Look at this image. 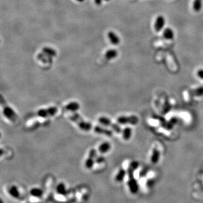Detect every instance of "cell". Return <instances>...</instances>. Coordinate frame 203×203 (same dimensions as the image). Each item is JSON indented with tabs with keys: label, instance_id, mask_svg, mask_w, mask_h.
Wrapping results in <instances>:
<instances>
[{
	"label": "cell",
	"instance_id": "8fae6325",
	"mask_svg": "<svg viewBox=\"0 0 203 203\" xmlns=\"http://www.w3.org/2000/svg\"><path fill=\"white\" fill-rule=\"evenodd\" d=\"M80 108V106L78 102H71L65 106L64 109L70 112H76Z\"/></svg>",
	"mask_w": 203,
	"mask_h": 203
},
{
	"label": "cell",
	"instance_id": "ba28073f",
	"mask_svg": "<svg viewBox=\"0 0 203 203\" xmlns=\"http://www.w3.org/2000/svg\"><path fill=\"white\" fill-rule=\"evenodd\" d=\"M97 155V151L94 149L92 148L90 150L89 153V156L86 160L85 161V167L88 169H90L93 168V166L95 163V158Z\"/></svg>",
	"mask_w": 203,
	"mask_h": 203
},
{
	"label": "cell",
	"instance_id": "cb8c5ba5",
	"mask_svg": "<svg viewBox=\"0 0 203 203\" xmlns=\"http://www.w3.org/2000/svg\"><path fill=\"white\" fill-rule=\"evenodd\" d=\"M196 75L199 78L203 80V69H199L196 72Z\"/></svg>",
	"mask_w": 203,
	"mask_h": 203
},
{
	"label": "cell",
	"instance_id": "e0dca14e",
	"mask_svg": "<svg viewBox=\"0 0 203 203\" xmlns=\"http://www.w3.org/2000/svg\"><path fill=\"white\" fill-rule=\"evenodd\" d=\"M132 135V129L129 127L124 128L123 130V139L125 141H128L130 139Z\"/></svg>",
	"mask_w": 203,
	"mask_h": 203
},
{
	"label": "cell",
	"instance_id": "5b68a950",
	"mask_svg": "<svg viewBox=\"0 0 203 203\" xmlns=\"http://www.w3.org/2000/svg\"><path fill=\"white\" fill-rule=\"evenodd\" d=\"M98 121L100 124L104 125L105 127H110L113 129L114 132L117 133H120L121 132V129L120 127L118 124L112 123L111 120L109 118L104 116H102L98 118Z\"/></svg>",
	"mask_w": 203,
	"mask_h": 203
},
{
	"label": "cell",
	"instance_id": "3957f363",
	"mask_svg": "<svg viewBox=\"0 0 203 203\" xmlns=\"http://www.w3.org/2000/svg\"><path fill=\"white\" fill-rule=\"evenodd\" d=\"M58 112L56 107H50L47 109H40L37 112V115L42 118H47L55 116Z\"/></svg>",
	"mask_w": 203,
	"mask_h": 203
},
{
	"label": "cell",
	"instance_id": "277c9868",
	"mask_svg": "<svg viewBox=\"0 0 203 203\" xmlns=\"http://www.w3.org/2000/svg\"><path fill=\"white\" fill-rule=\"evenodd\" d=\"M117 121L118 124H122V125L130 124L133 125H135L139 123V118L135 115L128 116H121L117 118Z\"/></svg>",
	"mask_w": 203,
	"mask_h": 203
},
{
	"label": "cell",
	"instance_id": "2e32d148",
	"mask_svg": "<svg viewBox=\"0 0 203 203\" xmlns=\"http://www.w3.org/2000/svg\"><path fill=\"white\" fill-rule=\"evenodd\" d=\"M108 37L109 39L113 45H118V43L120 42V38L118 37V36L116 35L115 33L113 32H109L108 33Z\"/></svg>",
	"mask_w": 203,
	"mask_h": 203
},
{
	"label": "cell",
	"instance_id": "8992f818",
	"mask_svg": "<svg viewBox=\"0 0 203 203\" xmlns=\"http://www.w3.org/2000/svg\"><path fill=\"white\" fill-rule=\"evenodd\" d=\"M7 195H9L10 198L14 200L22 199L23 198V194H22L19 188L15 185L10 186L7 190Z\"/></svg>",
	"mask_w": 203,
	"mask_h": 203
},
{
	"label": "cell",
	"instance_id": "44dd1931",
	"mask_svg": "<svg viewBox=\"0 0 203 203\" xmlns=\"http://www.w3.org/2000/svg\"><path fill=\"white\" fill-rule=\"evenodd\" d=\"M43 52L45 54H46L47 55H49V56H51V57H55L56 55V52L52 49L44 48Z\"/></svg>",
	"mask_w": 203,
	"mask_h": 203
},
{
	"label": "cell",
	"instance_id": "5bb4252c",
	"mask_svg": "<svg viewBox=\"0 0 203 203\" xmlns=\"http://www.w3.org/2000/svg\"><path fill=\"white\" fill-rule=\"evenodd\" d=\"M126 175H127V172L124 169L121 168L118 170V172L117 173V174L115 176V180L118 182H121L125 178Z\"/></svg>",
	"mask_w": 203,
	"mask_h": 203
},
{
	"label": "cell",
	"instance_id": "9a60e30c",
	"mask_svg": "<svg viewBox=\"0 0 203 203\" xmlns=\"http://www.w3.org/2000/svg\"><path fill=\"white\" fill-rule=\"evenodd\" d=\"M163 36L166 40H173L175 37V33L172 29L166 28L164 30Z\"/></svg>",
	"mask_w": 203,
	"mask_h": 203
},
{
	"label": "cell",
	"instance_id": "ffe728a7",
	"mask_svg": "<svg viewBox=\"0 0 203 203\" xmlns=\"http://www.w3.org/2000/svg\"><path fill=\"white\" fill-rule=\"evenodd\" d=\"M192 94L196 96V97H203V86H200V87H198L197 88H195L193 90H192L191 91Z\"/></svg>",
	"mask_w": 203,
	"mask_h": 203
},
{
	"label": "cell",
	"instance_id": "6da1fadb",
	"mask_svg": "<svg viewBox=\"0 0 203 203\" xmlns=\"http://www.w3.org/2000/svg\"><path fill=\"white\" fill-rule=\"evenodd\" d=\"M69 118L73 121V123H76L80 129L85 132H88L92 128V124L88 121H85L79 113L72 112L69 116Z\"/></svg>",
	"mask_w": 203,
	"mask_h": 203
},
{
	"label": "cell",
	"instance_id": "484cf974",
	"mask_svg": "<svg viewBox=\"0 0 203 203\" xmlns=\"http://www.w3.org/2000/svg\"><path fill=\"white\" fill-rule=\"evenodd\" d=\"M77 1H80V2H81V1H83L84 0H77Z\"/></svg>",
	"mask_w": 203,
	"mask_h": 203
},
{
	"label": "cell",
	"instance_id": "7a4b0ae2",
	"mask_svg": "<svg viewBox=\"0 0 203 203\" xmlns=\"http://www.w3.org/2000/svg\"><path fill=\"white\" fill-rule=\"evenodd\" d=\"M134 171L128 169V173L129 179L128 181V186L130 192L133 194H137L139 191V187L137 180L134 177Z\"/></svg>",
	"mask_w": 203,
	"mask_h": 203
},
{
	"label": "cell",
	"instance_id": "30bf717a",
	"mask_svg": "<svg viewBox=\"0 0 203 203\" xmlns=\"http://www.w3.org/2000/svg\"><path fill=\"white\" fill-rule=\"evenodd\" d=\"M94 132L97 133V134L105 135L107 137H112V134H113V133L111 130L108 129L107 128L102 127L99 126V125L95 126L94 129Z\"/></svg>",
	"mask_w": 203,
	"mask_h": 203
},
{
	"label": "cell",
	"instance_id": "d4e9b609",
	"mask_svg": "<svg viewBox=\"0 0 203 203\" xmlns=\"http://www.w3.org/2000/svg\"><path fill=\"white\" fill-rule=\"evenodd\" d=\"M154 180H148L147 183V186L149 187H151L152 185H154Z\"/></svg>",
	"mask_w": 203,
	"mask_h": 203
},
{
	"label": "cell",
	"instance_id": "9c48e42d",
	"mask_svg": "<svg viewBox=\"0 0 203 203\" xmlns=\"http://www.w3.org/2000/svg\"><path fill=\"white\" fill-rule=\"evenodd\" d=\"M166 24V19L163 15H159L157 16L154 28L157 32H160L164 28Z\"/></svg>",
	"mask_w": 203,
	"mask_h": 203
},
{
	"label": "cell",
	"instance_id": "7c38bea8",
	"mask_svg": "<svg viewBox=\"0 0 203 203\" xmlns=\"http://www.w3.org/2000/svg\"><path fill=\"white\" fill-rule=\"evenodd\" d=\"M160 158V152L157 148H154L151 155V161L152 164H156L159 163Z\"/></svg>",
	"mask_w": 203,
	"mask_h": 203
},
{
	"label": "cell",
	"instance_id": "d6986e66",
	"mask_svg": "<svg viewBox=\"0 0 203 203\" xmlns=\"http://www.w3.org/2000/svg\"><path fill=\"white\" fill-rule=\"evenodd\" d=\"M193 7L195 12H199L202 8V0H194Z\"/></svg>",
	"mask_w": 203,
	"mask_h": 203
},
{
	"label": "cell",
	"instance_id": "7402d4cb",
	"mask_svg": "<svg viewBox=\"0 0 203 203\" xmlns=\"http://www.w3.org/2000/svg\"><path fill=\"white\" fill-rule=\"evenodd\" d=\"M138 167H139L138 162L136 161H134L130 164L128 168L131 169V170H133V171H135V170H137V169L138 168Z\"/></svg>",
	"mask_w": 203,
	"mask_h": 203
},
{
	"label": "cell",
	"instance_id": "603a6c76",
	"mask_svg": "<svg viewBox=\"0 0 203 203\" xmlns=\"http://www.w3.org/2000/svg\"><path fill=\"white\" fill-rule=\"evenodd\" d=\"M105 161V157L102 156H97L95 158V163L98 164H100L103 163Z\"/></svg>",
	"mask_w": 203,
	"mask_h": 203
},
{
	"label": "cell",
	"instance_id": "ac0fdd59",
	"mask_svg": "<svg viewBox=\"0 0 203 203\" xmlns=\"http://www.w3.org/2000/svg\"><path fill=\"white\" fill-rule=\"evenodd\" d=\"M118 52L116 50H115V49H111V50H108L106 52L105 57L107 58V59L111 60L115 58L118 56Z\"/></svg>",
	"mask_w": 203,
	"mask_h": 203
},
{
	"label": "cell",
	"instance_id": "52a82bcc",
	"mask_svg": "<svg viewBox=\"0 0 203 203\" xmlns=\"http://www.w3.org/2000/svg\"><path fill=\"white\" fill-rule=\"evenodd\" d=\"M3 114L6 118L13 123L15 122L18 119V116L14 110L7 105H5L4 107Z\"/></svg>",
	"mask_w": 203,
	"mask_h": 203
},
{
	"label": "cell",
	"instance_id": "4fadbf2b",
	"mask_svg": "<svg viewBox=\"0 0 203 203\" xmlns=\"http://www.w3.org/2000/svg\"><path fill=\"white\" fill-rule=\"evenodd\" d=\"M111 148V146L109 142H103L98 147V151L101 154H106L110 150Z\"/></svg>",
	"mask_w": 203,
	"mask_h": 203
}]
</instances>
